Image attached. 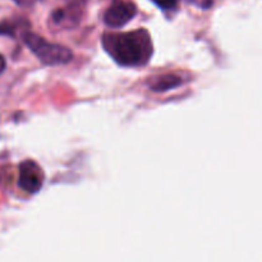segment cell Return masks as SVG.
Returning <instances> with one entry per match:
<instances>
[{
    "mask_svg": "<svg viewBox=\"0 0 262 262\" xmlns=\"http://www.w3.org/2000/svg\"><path fill=\"white\" fill-rule=\"evenodd\" d=\"M152 2L155 3L159 8H161V9L168 10L176 8L179 0H152Z\"/></svg>",
    "mask_w": 262,
    "mask_h": 262,
    "instance_id": "8992f818",
    "label": "cell"
},
{
    "mask_svg": "<svg viewBox=\"0 0 262 262\" xmlns=\"http://www.w3.org/2000/svg\"><path fill=\"white\" fill-rule=\"evenodd\" d=\"M194 5L202 8V9H207L214 4V0H191Z\"/></svg>",
    "mask_w": 262,
    "mask_h": 262,
    "instance_id": "52a82bcc",
    "label": "cell"
},
{
    "mask_svg": "<svg viewBox=\"0 0 262 262\" xmlns=\"http://www.w3.org/2000/svg\"><path fill=\"white\" fill-rule=\"evenodd\" d=\"M71 3H76V4H78V3H83L86 2V0H69Z\"/></svg>",
    "mask_w": 262,
    "mask_h": 262,
    "instance_id": "30bf717a",
    "label": "cell"
},
{
    "mask_svg": "<svg viewBox=\"0 0 262 262\" xmlns=\"http://www.w3.org/2000/svg\"><path fill=\"white\" fill-rule=\"evenodd\" d=\"M183 83L182 78L176 74H164V76L158 77L155 81L151 82L150 89L155 92H165L169 90H173L179 87Z\"/></svg>",
    "mask_w": 262,
    "mask_h": 262,
    "instance_id": "5b68a950",
    "label": "cell"
},
{
    "mask_svg": "<svg viewBox=\"0 0 262 262\" xmlns=\"http://www.w3.org/2000/svg\"><path fill=\"white\" fill-rule=\"evenodd\" d=\"M43 171L41 166L33 160H25L19 165L18 184L28 193H37L43 184Z\"/></svg>",
    "mask_w": 262,
    "mask_h": 262,
    "instance_id": "277c9868",
    "label": "cell"
},
{
    "mask_svg": "<svg viewBox=\"0 0 262 262\" xmlns=\"http://www.w3.org/2000/svg\"><path fill=\"white\" fill-rule=\"evenodd\" d=\"M5 67H7V63H5V59H4V56H3L2 54H0V74H2L3 72H4Z\"/></svg>",
    "mask_w": 262,
    "mask_h": 262,
    "instance_id": "9c48e42d",
    "label": "cell"
},
{
    "mask_svg": "<svg viewBox=\"0 0 262 262\" xmlns=\"http://www.w3.org/2000/svg\"><path fill=\"white\" fill-rule=\"evenodd\" d=\"M102 43L107 53L123 67H142L152 55V42L146 30L104 35Z\"/></svg>",
    "mask_w": 262,
    "mask_h": 262,
    "instance_id": "6da1fadb",
    "label": "cell"
},
{
    "mask_svg": "<svg viewBox=\"0 0 262 262\" xmlns=\"http://www.w3.org/2000/svg\"><path fill=\"white\" fill-rule=\"evenodd\" d=\"M137 14V8L133 3L124 0H113L104 14V22L107 27L120 28L127 25Z\"/></svg>",
    "mask_w": 262,
    "mask_h": 262,
    "instance_id": "3957f363",
    "label": "cell"
},
{
    "mask_svg": "<svg viewBox=\"0 0 262 262\" xmlns=\"http://www.w3.org/2000/svg\"><path fill=\"white\" fill-rule=\"evenodd\" d=\"M23 38L30 50L45 66H61V64H67L72 60L73 54H72L71 49L66 48V46L49 42L33 32L25 33Z\"/></svg>",
    "mask_w": 262,
    "mask_h": 262,
    "instance_id": "7a4b0ae2",
    "label": "cell"
},
{
    "mask_svg": "<svg viewBox=\"0 0 262 262\" xmlns=\"http://www.w3.org/2000/svg\"><path fill=\"white\" fill-rule=\"evenodd\" d=\"M13 2L19 5V7H31V5L36 4V3L41 2V0H13Z\"/></svg>",
    "mask_w": 262,
    "mask_h": 262,
    "instance_id": "ba28073f",
    "label": "cell"
}]
</instances>
